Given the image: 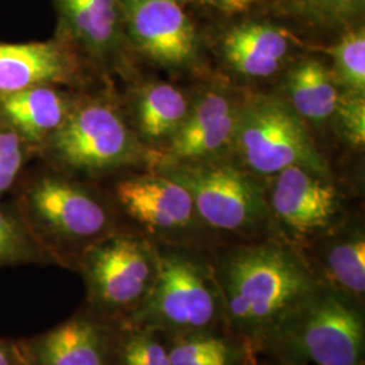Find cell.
Returning a JSON list of instances; mask_svg holds the SVG:
<instances>
[{
    "instance_id": "83f0119b",
    "label": "cell",
    "mask_w": 365,
    "mask_h": 365,
    "mask_svg": "<svg viewBox=\"0 0 365 365\" xmlns=\"http://www.w3.org/2000/svg\"><path fill=\"white\" fill-rule=\"evenodd\" d=\"M0 365H27L21 339L0 337Z\"/></svg>"
},
{
    "instance_id": "8992f818",
    "label": "cell",
    "mask_w": 365,
    "mask_h": 365,
    "mask_svg": "<svg viewBox=\"0 0 365 365\" xmlns=\"http://www.w3.org/2000/svg\"><path fill=\"white\" fill-rule=\"evenodd\" d=\"M155 170L182 185L207 232L242 241L277 237L265 200V180L233 157L188 164H157Z\"/></svg>"
},
{
    "instance_id": "5bb4252c",
    "label": "cell",
    "mask_w": 365,
    "mask_h": 365,
    "mask_svg": "<svg viewBox=\"0 0 365 365\" xmlns=\"http://www.w3.org/2000/svg\"><path fill=\"white\" fill-rule=\"evenodd\" d=\"M120 327L84 306L60 325L21 339L27 365H117Z\"/></svg>"
},
{
    "instance_id": "7a4b0ae2",
    "label": "cell",
    "mask_w": 365,
    "mask_h": 365,
    "mask_svg": "<svg viewBox=\"0 0 365 365\" xmlns=\"http://www.w3.org/2000/svg\"><path fill=\"white\" fill-rule=\"evenodd\" d=\"M11 203L51 264L76 268L93 244L122 226L108 191L39 161L29 165Z\"/></svg>"
},
{
    "instance_id": "d4e9b609",
    "label": "cell",
    "mask_w": 365,
    "mask_h": 365,
    "mask_svg": "<svg viewBox=\"0 0 365 365\" xmlns=\"http://www.w3.org/2000/svg\"><path fill=\"white\" fill-rule=\"evenodd\" d=\"M288 9L314 26L341 29L360 24L365 0H288Z\"/></svg>"
},
{
    "instance_id": "5b68a950",
    "label": "cell",
    "mask_w": 365,
    "mask_h": 365,
    "mask_svg": "<svg viewBox=\"0 0 365 365\" xmlns=\"http://www.w3.org/2000/svg\"><path fill=\"white\" fill-rule=\"evenodd\" d=\"M156 284L138 313L122 327H138L167 339L226 331L221 289L210 256L194 247L157 244Z\"/></svg>"
},
{
    "instance_id": "3957f363",
    "label": "cell",
    "mask_w": 365,
    "mask_h": 365,
    "mask_svg": "<svg viewBox=\"0 0 365 365\" xmlns=\"http://www.w3.org/2000/svg\"><path fill=\"white\" fill-rule=\"evenodd\" d=\"M37 160L78 179L101 182L131 168H155L160 157L145 148L110 84L80 90L63 126Z\"/></svg>"
},
{
    "instance_id": "2e32d148",
    "label": "cell",
    "mask_w": 365,
    "mask_h": 365,
    "mask_svg": "<svg viewBox=\"0 0 365 365\" xmlns=\"http://www.w3.org/2000/svg\"><path fill=\"white\" fill-rule=\"evenodd\" d=\"M298 39L271 21L245 19L227 27L220 41L222 63L235 78L262 81L283 73Z\"/></svg>"
},
{
    "instance_id": "4dcf8cb0",
    "label": "cell",
    "mask_w": 365,
    "mask_h": 365,
    "mask_svg": "<svg viewBox=\"0 0 365 365\" xmlns=\"http://www.w3.org/2000/svg\"><path fill=\"white\" fill-rule=\"evenodd\" d=\"M179 1H180V3H182V4H184V0H179Z\"/></svg>"
},
{
    "instance_id": "f546056e",
    "label": "cell",
    "mask_w": 365,
    "mask_h": 365,
    "mask_svg": "<svg viewBox=\"0 0 365 365\" xmlns=\"http://www.w3.org/2000/svg\"><path fill=\"white\" fill-rule=\"evenodd\" d=\"M192 1H203V3H206V0H184V4L185 3H192Z\"/></svg>"
},
{
    "instance_id": "7c38bea8",
    "label": "cell",
    "mask_w": 365,
    "mask_h": 365,
    "mask_svg": "<svg viewBox=\"0 0 365 365\" xmlns=\"http://www.w3.org/2000/svg\"><path fill=\"white\" fill-rule=\"evenodd\" d=\"M54 36L78 53L92 75L110 84L113 76L135 78V57L123 30L118 0H53Z\"/></svg>"
},
{
    "instance_id": "9c48e42d",
    "label": "cell",
    "mask_w": 365,
    "mask_h": 365,
    "mask_svg": "<svg viewBox=\"0 0 365 365\" xmlns=\"http://www.w3.org/2000/svg\"><path fill=\"white\" fill-rule=\"evenodd\" d=\"M265 200L274 233L298 250L346 217L331 173L309 167H288L268 178Z\"/></svg>"
},
{
    "instance_id": "44dd1931",
    "label": "cell",
    "mask_w": 365,
    "mask_h": 365,
    "mask_svg": "<svg viewBox=\"0 0 365 365\" xmlns=\"http://www.w3.org/2000/svg\"><path fill=\"white\" fill-rule=\"evenodd\" d=\"M170 365H256L248 344L227 331L167 339Z\"/></svg>"
},
{
    "instance_id": "4fadbf2b",
    "label": "cell",
    "mask_w": 365,
    "mask_h": 365,
    "mask_svg": "<svg viewBox=\"0 0 365 365\" xmlns=\"http://www.w3.org/2000/svg\"><path fill=\"white\" fill-rule=\"evenodd\" d=\"M242 98L220 81L194 92L187 117L157 164L203 163L232 156Z\"/></svg>"
},
{
    "instance_id": "484cf974",
    "label": "cell",
    "mask_w": 365,
    "mask_h": 365,
    "mask_svg": "<svg viewBox=\"0 0 365 365\" xmlns=\"http://www.w3.org/2000/svg\"><path fill=\"white\" fill-rule=\"evenodd\" d=\"M36 153L10 128L0 123V200L13 192Z\"/></svg>"
},
{
    "instance_id": "ffe728a7",
    "label": "cell",
    "mask_w": 365,
    "mask_h": 365,
    "mask_svg": "<svg viewBox=\"0 0 365 365\" xmlns=\"http://www.w3.org/2000/svg\"><path fill=\"white\" fill-rule=\"evenodd\" d=\"M280 90L302 120L319 129L331 126L344 95L330 66L315 56L294 60L282 75Z\"/></svg>"
},
{
    "instance_id": "ba28073f",
    "label": "cell",
    "mask_w": 365,
    "mask_h": 365,
    "mask_svg": "<svg viewBox=\"0 0 365 365\" xmlns=\"http://www.w3.org/2000/svg\"><path fill=\"white\" fill-rule=\"evenodd\" d=\"M232 157L265 180L297 165L330 173L309 126L279 93L244 95L235 123Z\"/></svg>"
},
{
    "instance_id": "30bf717a",
    "label": "cell",
    "mask_w": 365,
    "mask_h": 365,
    "mask_svg": "<svg viewBox=\"0 0 365 365\" xmlns=\"http://www.w3.org/2000/svg\"><path fill=\"white\" fill-rule=\"evenodd\" d=\"M108 192L119 215L156 244L194 247L207 232L188 191L157 170L125 175Z\"/></svg>"
},
{
    "instance_id": "e0dca14e",
    "label": "cell",
    "mask_w": 365,
    "mask_h": 365,
    "mask_svg": "<svg viewBox=\"0 0 365 365\" xmlns=\"http://www.w3.org/2000/svg\"><path fill=\"white\" fill-rule=\"evenodd\" d=\"M315 279L365 304V230L348 215L299 250Z\"/></svg>"
},
{
    "instance_id": "277c9868",
    "label": "cell",
    "mask_w": 365,
    "mask_h": 365,
    "mask_svg": "<svg viewBox=\"0 0 365 365\" xmlns=\"http://www.w3.org/2000/svg\"><path fill=\"white\" fill-rule=\"evenodd\" d=\"M256 365H364V304L319 284L253 349Z\"/></svg>"
},
{
    "instance_id": "7402d4cb",
    "label": "cell",
    "mask_w": 365,
    "mask_h": 365,
    "mask_svg": "<svg viewBox=\"0 0 365 365\" xmlns=\"http://www.w3.org/2000/svg\"><path fill=\"white\" fill-rule=\"evenodd\" d=\"M325 53L330 57V69L341 88L353 95L365 96V29L357 24L342 30Z\"/></svg>"
},
{
    "instance_id": "8fae6325",
    "label": "cell",
    "mask_w": 365,
    "mask_h": 365,
    "mask_svg": "<svg viewBox=\"0 0 365 365\" xmlns=\"http://www.w3.org/2000/svg\"><path fill=\"white\" fill-rule=\"evenodd\" d=\"M123 30L135 60L173 76L196 72L203 46L195 24L179 0H118Z\"/></svg>"
},
{
    "instance_id": "f1b7e54d",
    "label": "cell",
    "mask_w": 365,
    "mask_h": 365,
    "mask_svg": "<svg viewBox=\"0 0 365 365\" xmlns=\"http://www.w3.org/2000/svg\"><path fill=\"white\" fill-rule=\"evenodd\" d=\"M261 0H206V3L225 14H238L247 11Z\"/></svg>"
},
{
    "instance_id": "d6986e66",
    "label": "cell",
    "mask_w": 365,
    "mask_h": 365,
    "mask_svg": "<svg viewBox=\"0 0 365 365\" xmlns=\"http://www.w3.org/2000/svg\"><path fill=\"white\" fill-rule=\"evenodd\" d=\"M78 91L39 84L0 96V123L15 131L36 153L66 122Z\"/></svg>"
},
{
    "instance_id": "9a60e30c",
    "label": "cell",
    "mask_w": 365,
    "mask_h": 365,
    "mask_svg": "<svg viewBox=\"0 0 365 365\" xmlns=\"http://www.w3.org/2000/svg\"><path fill=\"white\" fill-rule=\"evenodd\" d=\"M98 81L64 39L0 42V96L39 84L86 90Z\"/></svg>"
},
{
    "instance_id": "52a82bcc",
    "label": "cell",
    "mask_w": 365,
    "mask_h": 365,
    "mask_svg": "<svg viewBox=\"0 0 365 365\" xmlns=\"http://www.w3.org/2000/svg\"><path fill=\"white\" fill-rule=\"evenodd\" d=\"M75 271L86 286L84 307L122 327L138 313L156 284L157 244L122 225L87 249Z\"/></svg>"
},
{
    "instance_id": "cb8c5ba5",
    "label": "cell",
    "mask_w": 365,
    "mask_h": 365,
    "mask_svg": "<svg viewBox=\"0 0 365 365\" xmlns=\"http://www.w3.org/2000/svg\"><path fill=\"white\" fill-rule=\"evenodd\" d=\"M117 365H170L167 339L144 327H120Z\"/></svg>"
},
{
    "instance_id": "6da1fadb",
    "label": "cell",
    "mask_w": 365,
    "mask_h": 365,
    "mask_svg": "<svg viewBox=\"0 0 365 365\" xmlns=\"http://www.w3.org/2000/svg\"><path fill=\"white\" fill-rule=\"evenodd\" d=\"M210 260L221 289L226 331L245 341L252 352L321 284L299 250L279 237L217 249Z\"/></svg>"
},
{
    "instance_id": "603a6c76",
    "label": "cell",
    "mask_w": 365,
    "mask_h": 365,
    "mask_svg": "<svg viewBox=\"0 0 365 365\" xmlns=\"http://www.w3.org/2000/svg\"><path fill=\"white\" fill-rule=\"evenodd\" d=\"M52 265L13 203L0 200V268Z\"/></svg>"
},
{
    "instance_id": "4316f807",
    "label": "cell",
    "mask_w": 365,
    "mask_h": 365,
    "mask_svg": "<svg viewBox=\"0 0 365 365\" xmlns=\"http://www.w3.org/2000/svg\"><path fill=\"white\" fill-rule=\"evenodd\" d=\"M331 128L353 148H363L365 143V96L344 91Z\"/></svg>"
},
{
    "instance_id": "ac0fdd59",
    "label": "cell",
    "mask_w": 365,
    "mask_h": 365,
    "mask_svg": "<svg viewBox=\"0 0 365 365\" xmlns=\"http://www.w3.org/2000/svg\"><path fill=\"white\" fill-rule=\"evenodd\" d=\"M129 83L120 96L126 117L145 148L161 157L187 117L192 93L163 80L133 78Z\"/></svg>"
}]
</instances>
